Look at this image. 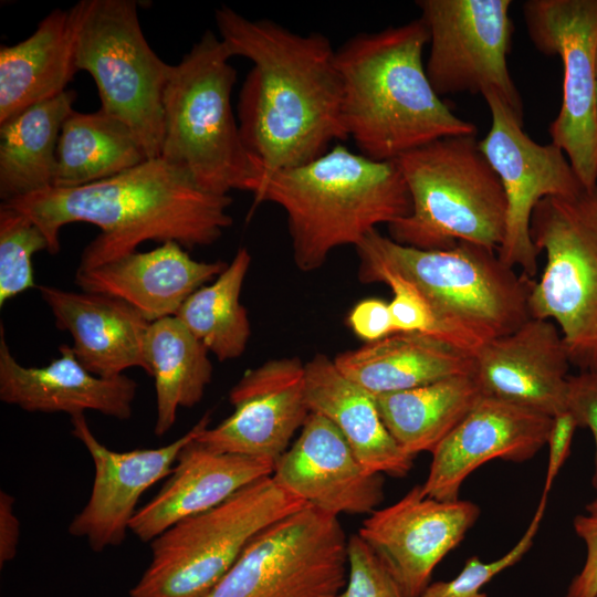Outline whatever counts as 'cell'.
Here are the masks:
<instances>
[{
  "label": "cell",
  "mask_w": 597,
  "mask_h": 597,
  "mask_svg": "<svg viewBox=\"0 0 597 597\" xmlns=\"http://www.w3.org/2000/svg\"><path fill=\"white\" fill-rule=\"evenodd\" d=\"M214 19L231 56L252 63L239 93L237 118L261 172L260 185L348 138L342 82L327 36L300 34L268 19L251 20L227 6L216 10Z\"/></svg>",
  "instance_id": "1"
},
{
  "label": "cell",
  "mask_w": 597,
  "mask_h": 597,
  "mask_svg": "<svg viewBox=\"0 0 597 597\" xmlns=\"http://www.w3.org/2000/svg\"><path fill=\"white\" fill-rule=\"evenodd\" d=\"M3 203L39 227L50 254L60 252L64 226H96L100 233L84 248L78 270L133 253L145 241H174L187 250L208 247L233 222L228 212L231 196L200 189L182 169L161 157L90 185L52 187Z\"/></svg>",
  "instance_id": "2"
},
{
  "label": "cell",
  "mask_w": 597,
  "mask_h": 597,
  "mask_svg": "<svg viewBox=\"0 0 597 597\" xmlns=\"http://www.w3.org/2000/svg\"><path fill=\"white\" fill-rule=\"evenodd\" d=\"M428 43L418 18L357 33L335 50L343 123L359 154L394 161L439 138L476 134L433 90L422 57Z\"/></svg>",
  "instance_id": "3"
},
{
  "label": "cell",
  "mask_w": 597,
  "mask_h": 597,
  "mask_svg": "<svg viewBox=\"0 0 597 597\" xmlns=\"http://www.w3.org/2000/svg\"><path fill=\"white\" fill-rule=\"evenodd\" d=\"M271 202L287 221L293 260L303 272L329 253L357 245L379 224L406 218L411 199L395 161H378L336 144L320 157L262 181L253 207Z\"/></svg>",
  "instance_id": "4"
},
{
  "label": "cell",
  "mask_w": 597,
  "mask_h": 597,
  "mask_svg": "<svg viewBox=\"0 0 597 597\" xmlns=\"http://www.w3.org/2000/svg\"><path fill=\"white\" fill-rule=\"evenodd\" d=\"M355 248L358 277L386 270L411 282L430 304L448 341L472 355L531 318L535 279L503 263L496 251L468 242L422 250L400 244L377 229Z\"/></svg>",
  "instance_id": "5"
},
{
  "label": "cell",
  "mask_w": 597,
  "mask_h": 597,
  "mask_svg": "<svg viewBox=\"0 0 597 597\" xmlns=\"http://www.w3.org/2000/svg\"><path fill=\"white\" fill-rule=\"evenodd\" d=\"M222 40L207 30L170 65L163 96L160 157L202 190H258L261 172L247 150L231 104L237 70Z\"/></svg>",
  "instance_id": "6"
},
{
  "label": "cell",
  "mask_w": 597,
  "mask_h": 597,
  "mask_svg": "<svg viewBox=\"0 0 597 597\" xmlns=\"http://www.w3.org/2000/svg\"><path fill=\"white\" fill-rule=\"evenodd\" d=\"M394 161L411 199L410 214L388 226L394 241L422 250L468 242L498 252L506 198L476 134L439 138Z\"/></svg>",
  "instance_id": "7"
},
{
  "label": "cell",
  "mask_w": 597,
  "mask_h": 597,
  "mask_svg": "<svg viewBox=\"0 0 597 597\" xmlns=\"http://www.w3.org/2000/svg\"><path fill=\"white\" fill-rule=\"evenodd\" d=\"M304 503L272 475L187 517L150 542L151 559L130 597H208L250 542Z\"/></svg>",
  "instance_id": "8"
},
{
  "label": "cell",
  "mask_w": 597,
  "mask_h": 597,
  "mask_svg": "<svg viewBox=\"0 0 597 597\" xmlns=\"http://www.w3.org/2000/svg\"><path fill=\"white\" fill-rule=\"evenodd\" d=\"M75 18L78 71L94 80L101 107L126 124L147 158L163 140V96L170 65L147 42L135 0H81Z\"/></svg>",
  "instance_id": "9"
},
{
  "label": "cell",
  "mask_w": 597,
  "mask_h": 597,
  "mask_svg": "<svg viewBox=\"0 0 597 597\" xmlns=\"http://www.w3.org/2000/svg\"><path fill=\"white\" fill-rule=\"evenodd\" d=\"M531 237L546 259L531 292V317L553 321L572 365L597 373V187L576 198L542 199Z\"/></svg>",
  "instance_id": "10"
},
{
  "label": "cell",
  "mask_w": 597,
  "mask_h": 597,
  "mask_svg": "<svg viewBox=\"0 0 597 597\" xmlns=\"http://www.w3.org/2000/svg\"><path fill=\"white\" fill-rule=\"evenodd\" d=\"M347 574L338 516L306 504L258 534L208 597H339Z\"/></svg>",
  "instance_id": "11"
},
{
  "label": "cell",
  "mask_w": 597,
  "mask_h": 597,
  "mask_svg": "<svg viewBox=\"0 0 597 597\" xmlns=\"http://www.w3.org/2000/svg\"><path fill=\"white\" fill-rule=\"evenodd\" d=\"M535 48L558 55L563 98L552 143L567 156L586 191L597 187V0H528L523 4Z\"/></svg>",
  "instance_id": "12"
},
{
  "label": "cell",
  "mask_w": 597,
  "mask_h": 597,
  "mask_svg": "<svg viewBox=\"0 0 597 597\" xmlns=\"http://www.w3.org/2000/svg\"><path fill=\"white\" fill-rule=\"evenodd\" d=\"M429 33L427 76L441 97L493 92L520 118L523 103L507 66L511 0H418Z\"/></svg>",
  "instance_id": "13"
},
{
  "label": "cell",
  "mask_w": 597,
  "mask_h": 597,
  "mask_svg": "<svg viewBox=\"0 0 597 597\" xmlns=\"http://www.w3.org/2000/svg\"><path fill=\"white\" fill-rule=\"evenodd\" d=\"M483 98L490 108L491 127L479 146L501 180L507 205L498 255L534 279L540 254L531 237L535 207L547 197L576 198L586 190L558 146L534 142L523 130V119L493 92Z\"/></svg>",
  "instance_id": "14"
},
{
  "label": "cell",
  "mask_w": 597,
  "mask_h": 597,
  "mask_svg": "<svg viewBox=\"0 0 597 597\" xmlns=\"http://www.w3.org/2000/svg\"><path fill=\"white\" fill-rule=\"evenodd\" d=\"M479 515V506L471 501H440L416 485L394 504L370 513L357 535L379 557L405 597H421L436 566Z\"/></svg>",
  "instance_id": "15"
},
{
  "label": "cell",
  "mask_w": 597,
  "mask_h": 597,
  "mask_svg": "<svg viewBox=\"0 0 597 597\" xmlns=\"http://www.w3.org/2000/svg\"><path fill=\"white\" fill-rule=\"evenodd\" d=\"M229 400L233 412L203 429L196 442L213 452L275 464L311 413L305 364L297 357H283L248 369L231 388Z\"/></svg>",
  "instance_id": "16"
},
{
  "label": "cell",
  "mask_w": 597,
  "mask_h": 597,
  "mask_svg": "<svg viewBox=\"0 0 597 597\" xmlns=\"http://www.w3.org/2000/svg\"><path fill=\"white\" fill-rule=\"evenodd\" d=\"M71 423L72 434L86 448L95 472L90 499L72 520L69 532L102 552L123 543L144 492L171 474L181 450L209 427L210 413L166 446L129 451H115L101 443L84 413L71 417Z\"/></svg>",
  "instance_id": "17"
},
{
  "label": "cell",
  "mask_w": 597,
  "mask_h": 597,
  "mask_svg": "<svg viewBox=\"0 0 597 597\" xmlns=\"http://www.w3.org/2000/svg\"><path fill=\"white\" fill-rule=\"evenodd\" d=\"M553 417L483 396L433 450L422 492L440 501L459 500L464 480L495 460L524 462L546 446Z\"/></svg>",
  "instance_id": "18"
},
{
  "label": "cell",
  "mask_w": 597,
  "mask_h": 597,
  "mask_svg": "<svg viewBox=\"0 0 597 597\" xmlns=\"http://www.w3.org/2000/svg\"><path fill=\"white\" fill-rule=\"evenodd\" d=\"M292 495L325 513L370 514L384 500V475L368 472L326 417L311 412L272 474Z\"/></svg>",
  "instance_id": "19"
},
{
  "label": "cell",
  "mask_w": 597,
  "mask_h": 597,
  "mask_svg": "<svg viewBox=\"0 0 597 597\" xmlns=\"http://www.w3.org/2000/svg\"><path fill=\"white\" fill-rule=\"evenodd\" d=\"M473 357L474 377L484 396L551 417L567 410L573 365L553 321L531 317L514 332L483 344Z\"/></svg>",
  "instance_id": "20"
},
{
  "label": "cell",
  "mask_w": 597,
  "mask_h": 597,
  "mask_svg": "<svg viewBox=\"0 0 597 597\" xmlns=\"http://www.w3.org/2000/svg\"><path fill=\"white\" fill-rule=\"evenodd\" d=\"M42 367L21 365L12 355L0 325V399L29 412H64L71 417L94 410L119 420L133 413L137 383L125 374L104 378L88 371L72 346Z\"/></svg>",
  "instance_id": "21"
},
{
  "label": "cell",
  "mask_w": 597,
  "mask_h": 597,
  "mask_svg": "<svg viewBox=\"0 0 597 597\" xmlns=\"http://www.w3.org/2000/svg\"><path fill=\"white\" fill-rule=\"evenodd\" d=\"M224 261H198L177 242L135 251L95 268L76 269L74 283L84 292L119 298L149 323L175 316L198 289L213 281Z\"/></svg>",
  "instance_id": "22"
},
{
  "label": "cell",
  "mask_w": 597,
  "mask_h": 597,
  "mask_svg": "<svg viewBox=\"0 0 597 597\" xmlns=\"http://www.w3.org/2000/svg\"><path fill=\"white\" fill-rule=\"evenodd\" d=\"M55 326L70 333L73 352L92 374L111 378L138 367L148 374L144 341L149 322L126 302L97 293L38 285Z\"/></svg>",
  "instance_id": "23"
},
{
  "label": "cell",
  "mask_w": 597,
  "mask_h": 597,
  "mask_svg": "<svg viewBox=\"0 0 597 597\" xmlns=\"http://www.w3.org/2000/svg\"><path fill=\"white\" fill-rule=\"evenodd\" d=\"M274 464L245 455L213 452L192 440L179 453L158 493L133 517L129 531L151 542L174 524L210 510L248 484L273 474Z\"/></svg>",
  "instance_id": "24"
},
{
  "label": "cell",
  "mask_w": 597,
  "mask_h": 597,
  "mask_svg": "<svg viewBox=\"0 0 597 597\" xmlns=\"http://www.w3.org/2000/svg\"><path fill=\"white\" fill-rule=\"evenodd\" d=\"M305 396L311 412L337 427L368 472L392 478L410 472L415 457L386 428L376 396L348 379L324 354L305 364Z\"/></svg>",
  "instance_id": "25"
},
{
  "label": "cell",
  "mask_w": 597,
  "mask_h": 597,
  "mask_svg": "<svg viewBox=\"0 0 597 597\" xmlns=\"http://www.w3.org/2000/svg\"><path fill=\"white\" fill-rule=\"evenodd\" d=\"M333 360L342 374L374 396L474 374L472 354L419 332H396L341 353Z\"/></svg>",
  "instance_id": "26"
},
{
  "label": "cell",
  "mask_w": 597,
  "mask_h": 597,
  "mask_svg": "<svg viewBox=\"0 0 597 597\" xmlns=\"http://www.w3.org/2000/svg\"><path fill=\"white\" fill-rule=\"evenodd\" d=\"M72 7L46 14L34 32L0 48V124L65 91L78 72Z\"/></svg>",
  "instance_id": "27"
},
{
  "label": "cell",
  "mask_w": 597,
  "mask_h": 597,
  "mask_svg": "<svg viewBox=\"0 0 597 597\" xmlns=\"http://www.w3.org/2000/svg\"><path fill=\"white\" fill-rule=\"evenodd\" d=\"M75 100L67 90L0 124L1 202L54 187L60 133Z\"/></svg>",
  "instance_id": "28"
},
{
  "label": "cell",
  "mask_w": 597,
  "mask_h": 597,
  "mask_svg": "<svg viewBox=\"0 0 597 597\" xmlns=\"http://www.w3.org/2000/svg\"><path fill=\"white\" fill-rule=\"evenodd\" d=\"M483 396L473 374L376 396V401L390 434L408 454L416 457L432 453Z\"/></svg>",
  "instance_id": "29"
},
{
  "label": "cell",
  "mask_w": 597,
  "mask_h": 597,
  "mask_svg": "<svg viewBox=\"0 0 597 597\" xmlns=\"http://www.w3.org/2000/svg\"><path fill=\"white\" fill-rule=\"evenodd\" d=\"M208 349L176 316L149 323L144 341L148 375L155 380L154 432L164 436L174 426L178 408L202 399L212 378Z\"/></svg>",
  "instance_id": "30"
},
{
  "label": "cell",
  "mask_w": 597,
  "mask_h": 597,
  "mask_svg": "<svg viewBox=\"0 0 597 597\" xmlns=\"http://www.w3.org/2000/svg\"><path fill=\"white\" fill-rule=\"evenodd\" d=\"M147 158L132 129L102 108L75 109L59 138L54 187L73 188L119 175Z\"/></svg>",
  "instance_id": "31"
},
{
  "label": "cell",
  "mask_w": 597,
  "mask_h": 597,
  "mask_svg": "<svg viewBox=\"0 0 597 597\" xmlns=\"http://www.w3.org/2000/svg\"><path fill=\"white\" fill-rule=\"evenodd\" d=\"M250 264V252L240 248L227 268L195 291L175 315L220 362L240 357L251 334L247 310L240 302Z\"/></svg>",
  "instance_id": "32"
},
{
  "label": "cell",
  "mask_w": 597,
  "mask_h": 597,
  "mask_svg": "<svg viewBox=\"0 0 597 597\" xmlns=\"http://www.w3.org/2000/svg\"><path fill=\"white\" fill-rule=\"evenodd\" d=\"M48 251V241L39 227L24 213L0 205V306L19 294L38 287L32 258Z\"/></svg>",
  "instance_id": "33"
},
{
  "label": "cell",
  "mask_w": 597,
  "mask_h": 597,
  "mask_svg": "<svg viewBox=\"0 0 597 597\" xmlns=\"http://www.w3.org/2000/svg\"><path fill=\"white\" fill-rule=\"evenodd\" d=\"M547 498L541 496L527 528L509 552L492 562H482L476 555L471 556L453 579L430 583L421 597H488L482 593V588L498 574L520 562L531 549L547 505Z\"/></svg>",
  "instance_id": "34"
},
{
  "label": "cell",
  "mask_w": 597,
  "mask_h": 597,
  "mask_svg": "<svg viewBox=\"0 0 597 597\" xmlns=\"http://www.w3.org/2000/svg\"><path fill=\"white\" fill-rule=\"evenodd\" d=\"M359 281L381 282L391 289L392 298L388 303L395 333L419 332L450 343L430 304L411 282L386 270L370 272Z\"/></svg>",
  "instance_id": "35"
},
{
  "label": "cell",
  "mask_w": 597,
  "mask_h": 597,
  "mask_svg": "<svg viewBox=\"0 0 597 597\" xmlns=\"http://www.w3.org/2000/svg\"><path fill=\"white\" fill-rule=\"evenodd\" d=\"M339 597H405L379 557L357 534L348 538V574Z\"/></svg>",
  "instance_id": "36"
},
{
  "label": "cell",
  "mask_w": 597,
  "mask_h": 597,
  "mask_svg": "<svg viewBox=\"0 0 597 597\" xmlns=\"http://www.w3.org/2000/svg\"><path fill=\"white\" fill-rule=\"evenodd\" d=\"M573 525L585 544L586 558L565 597H597V499L585 506L584 513L574 517Z\"/></svg>",
  "instance_id": "37"
},
{
  "label": "cell",
  "mask_w": 597,
  "mask_h": 597,
  "mask_svg": "<svg viewBox=\"0 0 597 597\" xmlns=\"http://www.w3.org/2000/svg\"><path fill=\"white\" fill-rule=\"evenodd\" d=\"M567 409L578 427L589 429L595 440V471L591 479L597 499V373L579 371L568 380Z\"/></svg>",
  "instance_id": "38"
},
{
  "label": "cell",
  "mask_w": 597,
  "mask_h": 597,
  "mask_svg": "<svg viewBox=\"0 0 597 597\" xmlns=\"http://www.w3.org/2000/svg\"><path fill=\"white\" fill-rule=\"evenodd\" d=\"M347 322L353 333L365 343L377 342L395 333L389 303L377 297L358 302L349 312Z\"/></svg>",
  "instance_id": "39"
},
{
  "label": "cell",
  "mask_w": 597,
  "mask_h": 597,
  "mask_svg": "<svg viewBox=\"0 0 597 597\" xmlns=\"http://www.w3.org/2000/svg\"><path fill=\"white\" fill-rule=\"evenodd\" d=\"M577 428V420L568 409L553 417L546 443L548 458L542 495L548 496L555 479L569 455Z\"/></svg>",
  "instance_id": "40"
},
{
  "label": "cell",
  "mask_w": 597,
  "mask_h": 597,
  "mask_svg": "<svg viewBox=\"0 0 597 597\" xmlns=\"http://www.w3.org/2000/svg\"><path fill=\"white\" fill-rule=\"evenodd\" d=\"M20 535V523L14 512V498L0 492V564L13 559Z\"/></svg>",
  "instance_id": "41"
}]
</instances>
